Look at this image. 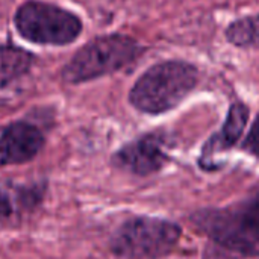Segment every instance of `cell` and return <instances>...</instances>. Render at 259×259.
Instances as JSON below:
<instances>
[{
  "label": "cell",
  "mask_w": 259,
  "mask_h": 259,
  "mask_svg": "<svg viewBox=\"0 0 259 259\" xmlns=\"http://www.w3.org/2000/svg\"><path fill=\"white\" fill-rule=\"evenodd\" d=\"M44 134L29 121L0 126V167L32 161L44 147Z\"/></svg>",
  "instance_id": "obj_7"
},
{
  "label": "cell",
  "mask_w": 259,
  "mask_h": 259,
  "mask_svg": "<svg viewBox=\"0 0 259 259\" xmlns=\"http://www.w3.org/2000/svg\"><path fill=\"white\" fill-rule=\"evenodd\" d=\"M199 70L187 61H162L149 67L129 91V103L140 112L159 115L178 108L197 87Z\"/></svg>",
  "instance_id": "obj_2"
},
{
  "label": "cell",
  "mask_w": 259,
  "mask_h": 259,
  "mask_svg": "<svg viewBox=\"0 0 259 259\" xmlns=\"http://www.w3.org/2000/svg\"><path fill=\"white\" fill-rule=\"evenodd\" d=\"M170 161L167 141L161 134H146L120 147L112 164L137 176H150L161 171Z\"/></svg>",
  "instance_id": "obj_6"
},
{
  "label": "cell",
  "mask_w": 259,
  "mask_h": 259,
  "mask_svg": "<svg viewBox=\"0 0 259 259\" xmlns=\"http://www.w3.org/2000/svg\"><path fill=\"white\" fill-rule=\"evenodd\" d=\"M12 214H14V208H12L11 196L0 187V223H6L8 220H11Z\"/></svg>",
  "instance_id": "obj_12"
},
{
  "label": "cell",
  "mask_w": 259,
  "mask_h": 259,
  "mask_svg": "<svg viewBox=\"0 0 259 259\" xmlns=\"http://www.w3.org/2000/svg\"><path fill=\"white\" fill-rule=\"evenodd\" d=\"M225 38L240 49H259V14L234 20L225 29Z\"/></svg>",
  "instance_id": "obj_10"
},
{
  "label": "cell",
  "mask_w": 259,
  "mask_h": 259,
  "mask_svg": "<svg viewBox=\"0 0 259 259\" xmlns=\"http://www.w3.org/2000/svg\"><path fill=\"white\" fill-rule=\"evenodd\" d=\"M14 24L24 39L41 46H67L82 32V20L76 14L41 0H27L20 5Z\"/></svg>",
  "instance_id": "obj_5"
},
{
  "label": "cell",
  "mask_w": 259,
  "mask_h": 259,
  "mask_svg": "<svg viewBox=\"0 0 259 259\" xmlns=\"http://www.w3.org/2000/svg\"><path fill=\"white\" fill-rule=\"evenodd\" d=\"M33 56L15 46H0V87L29 71Z\"/></svg>",
  "instance_id": "obj_9"
},
{
  "label": "cell",
  "mask_w": 259,
  "mask_h": 259,
  "mask_svg": "<svg viewBox=\"0 0 259 259\" xmlns=\"http://www.w3.org/2000/svg\"><path fill=\"white\" fill-rule=\"evenodd\" d=\"M243 150L259 158V114L255 118V121L252 123V126L243 141Z\"/></svg>",
  "instance_id": "obj_11"
},
{
  "label": "cell",
  "mask_w": 259,
  "mask_h": 259,
  "mask_svg": "<svg viewBox=\"0 0 259 259\" xmlns=\"http://www.w3.org/2000/svg\"><path fill=\"white\" fill-rule=\"evenodd\" d=\"M144 52L146 47L129 35H102L87 42L70 58L62 68V79L71 85L90 82L120 71Z\"/></svg>",
  "instance_id": "obj_3"
},
{
  "label": "cell",
  "mask_w": 259,
  "mask_h": 259,
  "mask_svg": "<svg viewBox=\"0 0 259 259\" xmlns=\"http://www.w3.org/2000/svg\"><path fill=\"white\" fill-rule=\"evenodd\" d=\"M190 220L215 244L241 256L259 258V187L238 203L199 209Z\"/></svg>",
  "instance_id": "obj_1"
},
{
  "label": "cell",
  "mask_w": 259,
  "mask_h": 259,
  "mask_svg": "<svg viewBox=\"0 0 259 259\" xmlns=\"http://www.w3.org/2000/svg\"><path fill=\"white\" fill-rule=\"evenodd\" d=\"M182 229L178 223L138 215L121 223L112 234L111 252L121 259H161L179 244Z\"/></svg>",
  "instance_id": "obj_4"
},
{
  "label": "cell",
  "mask_w": 259,
  "mask_h": 259,
  "mask_svg": "<svg viewBox=\"0 0 259 259\" xmlns=\"http://www.w3.org/2000/svg\"><path fill=\"white\" fill-rule=\"evenodd\" d=\"M249 114H250L249 106H246L244 103L235 102L231 105L223 126L203 146L202 156L199 158V164L203 170L214 171L219 168L215 165V159H214L215 155L232 149L238 143V140L243 137L244 129L247 126Z\"/></svg>",
  "instance_id": "obj_8"
}]
</instances>
